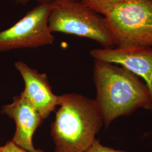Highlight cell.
<instances>
[{
	"mask_svg": "<svg viewBox=\"0 0 152 152\" xmlns=\"http://www.w3.org/2000/svg\"><path fill=\"white\" fill-rule=\"evenodd\" d=\"M2 152H45L40 149H35L33 151H28L19 147L13 141H8L5 145L2 147Z\"/></svg>",
	"mask_w": 152,
	"mask_h": 152,
	"instance_id": "8fae6325",
	"label": "cell"
},
{
	"mask_svg": "<svg viewBox=\"0 0 152 152\" xmlns=\"http://www.w3.org/2000/svg\"><path fill=\"white\" fill-rule=\"evenodd\" d=\"M90 55L95 60L117 64L144 79L152 95V48L124 46L95 49Z\"/></svg>",
	"mask_w": 152,
	"mask_h": 152,
	"instance_id": "8992f818",
	"label": "cell"
},
{
	"mask_svg": "<svg viewBox=\"0 0 152 152\" xmlns=\"http://www.w3.org/2000/svg\"><path fill=\"white\" fill-rule=\"evenodd\" d=\"M82 3L88 6L94 11L104 16L118 5L125 0H80Z\"/></svg>",
	"mask_w": 152,
	"mask_h": 152,
	"instance_id": "9c48e42d",
	"label": "cell"
},
{
	"mask_svg": "<svg viewBox=\"0 0 152 152\" xmlns=\"http://www.w3.org/2000/svg\"><path fill=\"white\" fill-rule=\"evenodd\" d=\"M94 81L95 101L108 127L117 118L129 115L138 109L152 112V95L145 82L122 66L95 60Z\"/></svg>",
	"mask_w": 152,
	"mask_h": 152,
	"instance_id": "6da1fadb",
	"label": "cell"
},
{
	"mask_svg": "<svg viewBox=\"0 0 152 152\" xmlns=\"http://www.w3.org/2000/svg\"><path fill=\"white\" fill-rule=\"evenodd\" d=\"M104 17L117 47L152 48V0H125Z\"/></svg>",
	"mask_w": 152,
	"mask_h": 152,
	"instance_id": "277c9868",
	"label": "cell"
},
{
	"mask_svg": "<svg viewBox=\"0 0 152 152\" xmlns=\"http://www.w3.org/2000/svg\"><path fill=\"white\" fill-rule=\"evenodd\" d=\"M14 65L24 82V89L20 94L43 120L47 118L59 105L60 95L53 92L46 74L38 72L22 61H16Z\"/></svg>",
	"mask_w": 152,
	"mask_h": 152,
	"instance_id": "52a82bcc",
	"label": "cell"
},
{
	"mask_svg": "<svg viewBox=\"0 0 152 152\" xmlns=\"http://www.w3.org/2000/svg\"><path fill=\"white\" fill-rule=\"evenodd\" d=\"M51 2L39 3L11 27L0 31V51L53 44L55 37L49 25Z\"/></svg>",
	"mask_w": 152,
	"mask_h": 152,
	"instance_id": "5b68a950",
	"label": "cell"
},
{
	"mask_svg": "<svg viewBox=\"0 0 152 152\" xmlns=\"http://www.w3.org/2000/svg\"><path fill=\"white\" fill-rule=\"evenodd\" d=\"M0 152H2V147H0Z\"/></svg>",
	"mask_w": 152,
	"mask_h": 152,
	"instance_id": "4fadbf2b",
	"label": "cell"
},
{
	"mask_svg": "<svg viewBox=\"0 0 152 152\" xmlns=\"http://www.w3.org/2000/svg\"><path fill=\"white\" fill-rule=\"evenodd\" d=\"M1 113L15 123L16 130L12 141L24 149L34 150L33 136L44 121L37 111L20 94L15 96L11 104L3 106Z\"/></svg>",
	"mask_w": 152,
	"mask_h": 152,
	"instance_id": "ba28073f",
	"label": "cell"
},
{
	"mask_svg": "<svg viewBox=\"0 0 152 152\" xmlns=\"http://www.w3.org/2000/svg\"><path fill=\"white\" fill-rule=\"evenodd\" d=\"M49 25L52 32L89 38L104 48L115 46L104 17L80 0H53Z\"/></svg>",
	"mask_w": 152,
	"mask_h": 152,
	"instance_id": "3957f363",
	"label": "cell"
},
{
	"mask_svg": "<svg viewBox=\"0 0 152 152\" xmlns=\"http://www.w3.org/2000/svg\"><path fill=\"white\" fill-rule=\"evenodd\" d=\"M31 1V0H16L18 4H22V5H26ZM37 1L39 2V3H44V2H51L53 0H37Z\"/></svg>",
	"mask_w": 152,
	"mask_h": 152,
	"instance_id": "7c38bea8",
	"label": "cell"
},
{
	"mask_svg": "<svg viewBox=\"0 0 152 152\" xmlns=\"http://www.w3.org/2000/svg\"><path fill=\"white\" fill-rule=\"evenodd\" d=\"M60 98V108L51 127L55 152H85L104 124L96 101L76 93Z\"/></svg>",
	"mask_w": 152,
	"mask_h": 152,
	"instance_id": "7a4b0ae2",
	"label": "cell"
},
{
	"mask_svg": "<svg viewBox=\"0 0 152 152\" xmlns=\"http://www.w3.org/2000/svg\"><path fill=\"white\" fill-rule=\"evenodd\" d=\"M85 152H126L124 151L117 150L102 145L99 140L96 139L91 146Z\"/></svg>",
	"mask_w": 152,
	"mask_h": 152,
	"instance_id": "30bf717a",
	"label": "cell"
}]
</instances>
